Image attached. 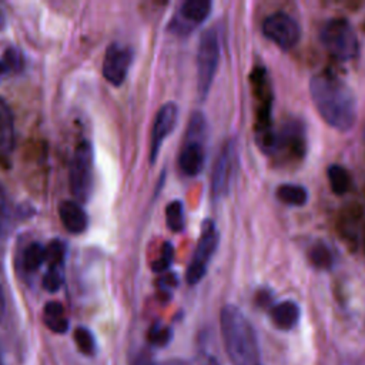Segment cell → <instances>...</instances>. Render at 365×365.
<instances>
[{
    "mask_svg": "<svg viewBox=\"0 0 365 365\" xmlns=\"http://www.w3.org/2000/svg\"><path fill=\"white\" fill-rule=\"evenodd\" d=\"M70 191L78 202H87L94 190V150L90 141L78 143L70 161Z\"/></svg>",
    "mask_w": 365,
    "mask_h": 365,
    "instance_id": "277c9868",
    "label": "cell"
},
{
    "mask_svg": "<svg viewBox=\"0 0 365 365\" xmlns=\"http://www.w3.org/2000/svg\"><path fill=\"white\" fill-rule=\"evenodd\" d=\"M66 255V245L60 240H53L46 247V262L48 267H63Z\"/></svg>",
    "mask_w": 365,
    "mask_h": 365,
    "instance_id": "cb8c5ba5",
    "label": "cell"
},
{
    "mask_svg": "<svg viewBox=\"0 0 365 365\" xmlns=\"http://www.w3.org/2000/svg\"><path fill=\"white\" fill-rule=\"evenodd\" d=\"M177 118H178V108L174 103H165L157 111L154 123H153L151 141H150V163L151 164L155 161L163 141L174 130Z\"/></svg>",
    "mask_w": 365,
    "mask_h": 365,
    "instance_id": "8fae6325",
    "label": "cell"
},
{
    "mask_svg": "<svg viewBox=\"0 0 365 365\" xmlns=\"http://www.w3.org/2000/svg\"><path fill=\"white\" fill-rule=\"evenodd\" d=\"M262 33L282 50H289L299 41L301 27L292 16L277 11L264 19Z\"/></svg>",
    "mask_w": 365,
    "mask_h": 365,
    "instance_id": "9c48e42d",
    "label": "cell"
},
{
    "mask_svg": "<svg viewBox=\"0 0 365 365\" xmlns=\"http://www.w3.org/2000/svg\"><path fill=\"white\" fill-rule=\"evenodd\" d=\"M275 194L281 202L294 207H301L308 200V191L305 190V187L298 184H281L277 188Z\"/></svg>",
    "mask_w": 365,
    "mask_h": 365,
    "instance_id": "e0dca14e",
    "label": "cell"
},
{
    "mask_svg": "<svg viewBox=\"0 0 365 365\" xmlns=\"http://www.w3.org/2000/svg\"><path fill=\"white\" fill-rule=\"evenodd\" d=\"M4 24H6V17H4L3 11L0 10V30L4 27Z\"/></svg>",
    "mask_w": 365,
    "mask_h": 365,
    "instance_id": "1f68e13d",
    "label": "cell"
},
{
    "mask_svg": "<svg viewBox=\"0 0 365 365\" xmlns=\"http://www.w3.org/2000/svg\"><path fill=\"white\" fill-rule=\"evenodd\" d=\"M147 336H148L150 344H153L155 346H165L173 338V329L170 327H165V325H161L160 322H157L150 328Z\"/></svg>",
    "mask_w": 365,
    "mask_h": 365,
    "instance_id": "d4e9b609",
    "label": "cell"
},
{
    "mask_svg": "<svg viewBox=\"0 0 365 365\" xmlns=\"http://www.w3.org/2000/svg\"><path fill=\"white\" fill-rule=\"evenodd\" d=\"M9 68H7V66L3 63V60L0 61V74H3V73H6Z\"/></svg>",
    "mask_w": 365,
    "mask_h": 365,
    "instance_id": "d6a6232c",
    "label": "cell"
},
{
    "mask_svg": "<svg viewBox=\"0 0 365 365\" xmlns=\"http://www.w3.org/2000/svg\"><path fill=\"white\" fill-rule=\"evenodd\" d=\"M43 322L44 325L56 332L64 334L68 329V319L64 314V307L58 301H50L43 308Z\"/></svg>",
    "mask_w": 365,
    "mask_h": 365,
    "instance_id": "2e32d148",
    "label": "cell"
},
{
    "mask_svg": "<svg viewBox=\"0 0 365 365\" xmlns=\"http://www.w3.org/2000/svg\"><path fill=\"white\" fill-rule=\"evenodd\" d=\"M0 365H1V364H0Z\"/></svg>",
    "mask_w": 365,
    "mask_h": 365,
    "instance_id": "836d02e7",
    "label": "cell"
},
{
    "mask_svg": "<svg viewBox=\"0 0 365 365\" xmlns=\"http://www.w3.org/2000/svg\"><path fill=\"white\" fill-rule=\"evenodd\" d=\"M3 63L7 66L9 70H20L23 67V56L20 50H17L16 47H9L3 53Z\"/></svg>",
    "mask_w": 365,
    "mask_h": 365,
    "instance_id": "83f0119b",
    "label": "cell"
},
{
    "mask_svg": "<svg viewBox=\"0 0 365 365\" xmlns=\"http://www.w3.org/2000/svg\"><path fill=\"white\" fill-rule=\"evenodd\" d=\"M74 341L81 354L88 356L96 354V339L90 329L84 327H77L74 329Z\"/></svg>",
    "mask_w": 365,
    "mask_h": 365,
    "instance_id": "7402d4cb",
    "label": "cell"
},
{
    "mask_svg": "<svg viewBox=\"0 0 365 365\" xmlns=\"http://www.w3.org/2000/svg\"><path fill=\"white\" fill-rule=\"evenodd\" d=\"M173 259H174V247L171 242H164L158 258L154 259L151 264V269L157 274L165 272L170 268Z\"/></svg>",
    "mask_w": 365,
    "mask_h": 365,
    "instance_id": "484cf974",
    "label": "cell"
},
{
    "mask_svg": "<svg viewBox=\"0 0 365 365\" xmlns=\"http://www.w3.org/2000/svg\"><path fill=\"white\" fill-rule=\"evenodd\" d=\"M43 262H46V247H43L40 242L29 244L23 255L24 268L30 272H34L41 267Z\"/></svg>",
    "mask_w": 365,
    "mask_h": 365,
    "instance_id": "ffe728a7",
    "label": "cell"
},
{
    "mask_svg": "<svg viewBox=\"0 0 365 365\" xmlns=\"http://www.w3.org/2000/svg\"><path fill=\"white\" fill-rule=\"evenodd\" d=\"M165 221L168 228L173 232H180L185 227V217H184V207L180 200H174L168 202L165 207Z\"/></svg>",
    "mask_w": 365,
    "mask_h": 365,
    "instance_id": "d6986e66",
    "label": "cell"
},
{
    "mask_svg": "<svg viewBox=\"0 0 365 365\" xmlns=\"http://www.w3.org/2000/svg\"><path fill=\"white\" fill-rule=\"evenodd\" d=\"M314 106L324 121L338 131H348L356 120V98L352 88L329 71L315 74L309 81Z\"/></svg>",
    "mask_w": 365,
    "mask_h": 365,
    "instance_id": "6da1fadb",
    "label": "cell"
},
{
    "mask_svg": "<svg viewBox=\"0 0 365 365\" xmlns=\"http://www.w3.org/2000/svg\"><path fill=\"white\" fill-rule=\"evenodd\" d=\"M220 56L218 34L214 29H208L201 34L197 48V90L201 98L208 96L218 68Z\"/></svg>",
    "mask_w": 365,
    "mask_h": 365,
    "instance_id": "8992f818",
    "label": "cell"
},
{
    "mask_svg": "<svg viewBox=\"0 0 365 365\" xmlns=\"http://www.w3.org/2000/svg\"><path fill=\"white\" fill-rule=\"evenodd\" d=\"M63 267H48L43 277V288L47 292H56L63 285Z\"/></svg>",
    "mask_w": 365,
    "mask_h": 365,
    "instance_id": "4316f807",
    "label": "cell"
},
{
    "mask_svg": "<svg viewBox=\"0 0 365 365\" xmlns=\"http://www.w3.org/2000/svg\"><path fill=\"white\" fill-rule=\"evenodd\" d=\"M188 365H220L215 358H212L208 354L198 355L192 362H188Z\"/></svg>",
    "mask_w": 365,
    "mask_h": 365,
    "instance_id": "f1b7e54d",
    "label": "cell"
},
{
    "mask_svg": "<svg viewBox=\"0 0 365 365\" xmlns=\"http://www.w3.org/2000/svg\"><path fill=\"white\" fill-rule=\"evenodd\" d=\"M327 174H328L331 190L335 194L341 195V194H345L349 190V187H351V175L346 171V168H344L339 164H332V165L328 167Z\"/></svg>",
    "mask_w": 365,
    "mask_h": 365,
    "instance_id": "ac0fdd59",
    "label": "cell"
},
{
    "mask_svg": "<svg viewBox=\"0 0 365 365\" xmlns=\"http://www.w3.org/2000/svg\"><path fill=\"white\" fill-rule=\"evenodd\" d=\"M220 234L215 227V222L211 218H207L201 224V234L197 242V247L194 250L191 262L187 267L185 279L190 285L198 284L208 268V264L218 247Z\"/></svg>",
    "mask_w": 365,
    "mask_h": 365,
    "instance_id": "52a82bcc",
    "label": "cell"
},
{
    "mask_svg": "<svg viewBox=\"0 0 365 365\" xmlns=\"http://www.w3.org/2000/svg\"><path fill=\"white\" fill-rule=\"evenodd\" d=\"M13 227V212L6 190L0 184V238H6Z\"/></svg>",
    "mask_w": 365,
    "mask_h": 365,
    "instance_id": "44dd1931",
    "label": "cell"
},
{
    "mask_svg": "<svg viewBox=\"0 0 365 365\" xmlns=\"http://www.w3.org/2000/svg\"><path fill=\"white\" fill-rule=\"evenodd\" d=\"M133 51L128 47L113 43L107 47L103 60V76L113 86H121L128 74Z\"/></svg>",
    "mask_w": 365,
    "mask_h": 365,
    "instance_id": "30bf717a",
    "label": "cell"
},
{
    "mask_svg": "<svg viewBox=\"0 0 365 365\" xmlns=\"http://www.w3.org/2000/svg\"><path fill=\"white\" fill-rule=\"evenodd\" d=\"M220 327L225 352L232 365H258L259 345L257 332L235 305H225L220 314Z\"/></svg>",
    "mask_w": 365,
    "mask_h": 365,
    "instance_id": "7a4b0ae2",
    "label": "cell"
},
{
    "mask_svg": "<svg viewBox=\"0 0 365 365\" xmlns=\"http://www.w3.org/2000/svg\"><path fill=\"white\" fill-rule=\"evenodd\" d=\"M324 47L338 60L346 61L358 56L359 43L352 24L344 17H332L324 23L319 31Z\"/></svg>",
    "mask_w": 365,
    "mask_h": 365,
    "instance_id": "5b68a950",
    "label": "cell"
},
{
    "mask_svg": "<svg viewBox=\"0 0 365 365\" xmlns=\"http://www.w3.org/2000/svg\"><path fill=\"white\" fill-rule=\"evenodd\" d=\"M137 365H188V362L180 361V359H170L164 362H153V361H140Z\"/></svg>",
    "mask_w": 365,
    "mask_h": 365,
    "instance_id": "f546056e",
    "label": "cell"
},
{
    "mask_svg": "<svg viewBox=\"0 0 365 365\" xmlns=\"http://www.w3.org/2000/svg\"><path fill=\"white\" fill-rule=\"evenodd\" d=\"M58 215L66 227V230L71 234H81L86 231L88 220L83 207L74 200H64L58 205Z\"/></svg>",
    "mask_w": 365,
    "mask_h": 365,
    "instance_id": "7c38bea8",
    "label": "cell"
},
{
    "mask_svg": "<svg viewBox=\"0 0 365 365\" xmlns=\"http://www.w3.org/2000/svg\"><path fill=\"white\" fill-rule=\"evenodd\" d=\"M269 317L274 325L279 329H292L299 319V307L294 301H282L271 307Z\"/></svg>",
    "mask_w": 365,
    "mask_h": 365,
    "instance_id": "4fadbf2b",
    "label": "cell"
},
{
    "mask_svg": "<svg viewBox=\"0 0 365 365\" xmlns=\"http://www.w3.org/2000/svg\"><path fill=\"white\" fill-rule=\"evenodd\" d=\"M205 134L207 121L201 113L195 111L188 121L185 141L178 154V167L182 171V174L188 177L200 174L204 168Z\"/></svg>",
    "mask_w": 365,
    "mask_h": 365,
    "instance_id": "3957f363",
    "label": "cell"
},
{
    "mask_svg": "<svg viewBox=\"0 0 365 365\" xmlns=\"http://www.w3.org/2000/svg\"><path fill=\"white\" fill-rule=\"evenodd\" d=\"M237 171V145L234 140H227L212 167L211 174V195L214 200H221L230 192L232 180Z\"/></svg>",
    "mask_w": 365,
    "mask_h": 365,
    "instance_id": "ba28073f",
    "label": "cell"
},
{
    "mask_svg": "<svg viewBox=\"0 0 365 365\" xmlns=\"http://www.w3.org/2000/svg\"><path fill=\"white\" fill-rule=\"evenodd\" d=\"M309 259L311 262L318 268H329L332 265V252L329 247H327L324 242L315 244L309 251Z\"/></svg>",
    "mask_w": 365,
    "mask_h": 365,
    "instance_id": "603a6c76",
    "label": "cell"
},
{
    "mask_svg": "<svg viewBox=\"0 0 365 365\" xmlns=\"http://www.w3.org/2000/svg\"><path fill=\"white\" fill-rule=\"evenodd\" d=\"M14 117L7 101L0 97V151L10 153L14 147Z\"/></svg>",
    "mask_w": 365,
    "mask_h": 365,
    "instance_id": "5bb4252c",
    "label": "cell"
},
{
    "mask_svg": "<svg viewBox=\"0 0 365 365\" xmlns=\"http://www.w3.org/2000/svg\"><path fill=\"white\" fill-rule=\"evenodd\" d=\"M211 1L208 0H187L180 7V16L187 27L200 24L211 13Z\"/></svg>",
    "mask_w": 365,
    "mask_h": 365,
    "instance_id": "9a60e30c",
    "label": "cell"
},
{
    "mask_svg": "<svg viewBox=\"0 0 365 365\" xmlns=\"http://www.w3.org/2000/svg\"><path fill=\"white\" fill-rule=\"evenodd\" d=\"M4 315H6V298H4L3 287L0 285V322L3 321Z\"/></svg>",
    "mask_w": 365,
    "mask_h": 365,
    "instance_id": "4dcf8cb0",
    "label": "cell"
}]
</instances>
